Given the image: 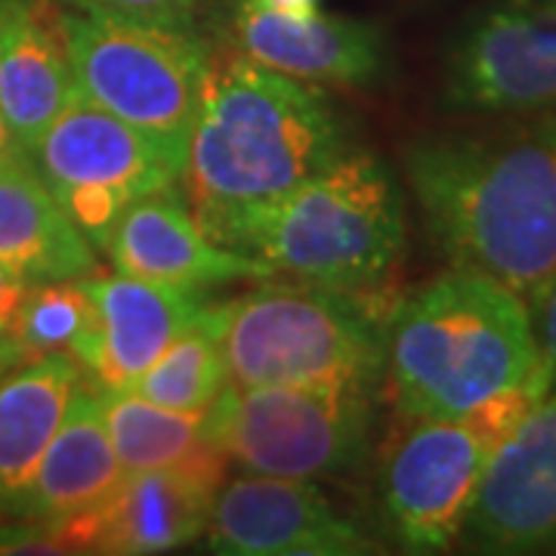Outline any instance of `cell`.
<instances>
[{
    "label": "cell",
    "mask_w": 556,
    "mask_h": 556,
    "mask_svg": "<svg viewBox=\"0 0 556 556\" xmlns=\"http://www.w3.org/2000/svg\"><path fill=\"white\" fill-rule=\"evenodd\" d=\"M541 368L529 300L477 269L452 266L390 313L383 383L402 417L464 420Z\"/></svg>",
    "instance_id": "cell-3"
},
{
    "label": "cell",
    "mask_w": 556,
    "mask_h": 556,
    "mask_svg": "<svg viewBox=\"0 0 556 556\" xmlns=\"http://www.w3.org/2000/svg\"><path fill=\"white\" fill-rule=\"evenodd\" d=\"M273 10L285 13V16H316L318 13V0H266Z\"/></svg>",
    "instance_id": "cell-28"
},
{
    "label": "cell",
    "mask_w": 556,
    "mask_h": 556,
    "mask_svg": "<svg viewBox=\"0 0 556 556\" xmlns=\"http://www.w3.org/2000/svg\"><path fill=\"white\" fill-rule=\"evenodd\" d=\"M0 266L28 285L80 281L100 273L97 248L56 204L28 159L0 167Z\"/></svg>",
    "instance_id": "cell-19"
},
{
    "label": "cell",
    "mask_w": 556,
    "mask_h": 556,
    "mask_svg": "<svg viewBox=\"0 0 556 556\" xmlns=\"http://www.w3.org/2000/svg\"><path fill=\"white\" fill-rule=\"evenodd\" d=\"M353 149V121L316 84L239 50L211 53L179 189L201 229L244 254L254 226L278 201Z\"/></svg>",
    "instance_id": "cell-1"
},
{
    "label": "cell",
    "mask_w": 556,
    "mask_h": 556,
    "mask_svg": "<svg viewBox=\"0 0 556 556\" xmlns=\"http://www.w3.org/2000/svg\"><path fill=\"white\" fill-rule=\"evenodd\" d=\"M460 541L479 554H556V390L492 452Z\"/></svg>",
    "instance_id": "cell-12"
},
{
    "label": "cell",
    "mask_w": 556,
    "mask_h": 556,
    "mask_svg": "<svg viewBox=\"0 0 556 556\" xmlns=\"http://www.w3.org/2000/svg\"><path fill=\"white\" fill-rule=\"evenodd\" d=\"M28 159L25 152L20 149V142L13 139V130H10V124L3 118V112H0V167H7V164H16V161Z\"/></svg>",
    "instance_id": "cell-27"
},
{
    "label": "cell",
    "mask_w": 556,
    "mask_h": 556,
    "mask_svg": "<svg viewBox=\"0 0 556 556\" xmlns=\"http://www.w3.org/2000/svg\"><path fill=\"white\" fill-rule=\"evenodd\" d=\"M517 118L420 137L402 164L439 254L532 300L556 273V109Z\"/></svg>",
    "instance_id": "cell-2"
},
{
    "label": "cell",
    "mask_w": 556,
    "mask_h": 556,
    "mask_svg": "<svg viewBox=\"0 0 556 556\" xmlns=\"http://www.w3.org/2000/svg\"><path fill=\"white\" fill-rule=\"evenodd\" d=\"M405 251V199L387 161L353 149L260 219L244 254L273 276L380 294Z\"/></svg>",
    "instance_id": "cell-5"
},
{
    "label": "cell",
    "mask_w": 556,
    "mask_h": 556,
    "mask_svg": "<svg viewBox=\"0 0 556 556\" xmlns=\"http://www.w3.org/2000/svg\"><path fill=\"white\" fill-rule=\"evenodd\" d=\"M65 7L93 10L121 20L152 22L167 28H199V0H62Z\"/></svg>",
    "instance_id": "cell-24"
},
{
    "label": "cell",
    "mask_w": 556,
    "mask_h": 556,
    "mask_svg": "<svg viewBox=\"0 0 556 556\" xmlns=\"http://www.w3.org/2000/svg\"><path fill=\"white\" fill-rule=\"evenodd\" d=\"M102 254L121 276L195 291L273 278V269L263 260L223 248L201 229L179 182L134 201L115 219Z\"/></svg>",
    "instance_id": "cell-14"
},
{
    "label": "cell",
    "mask_w": 556,
    "mask_h": 556,
    "mask_svg": "<svg viewBox=\"0 0 556 556\" xmlns=\"http://www.w3.org/2000/svg\"><path fill=\"white\" fill-rule=\"evenodd\" d=\"M217 306V300H214ZM214 306L207 318L195 325L192 331H186L177 338L164 353H161L142 375H139L127 393L155 402L174 412H195L204 415L223 387L229 383L223 353H219L217 321H214Z\"/></svg>",
    "instance_id": "cell-22"
},
{
    "label": "cell",
    "mask_w": 556,
    "mask_h": 556,
    "mask_svg": "<svg viewBox=\"0 0 556 556\" xmlns=\"http://www.w3.org/2000/svg\"><path fill=\"white\" fill-rule=\"evenodd\" d=\"M229 464L288 479L350 477L368 467L378 393L343 387H236L204 412Z\"/></svg>",
    "instance_id": "cell-7"
},
{
    "label": "cell",
    "mask_w": 556,
    "mask_h": 556,
    "mask_svg": "<svg viewBox=\"0 0 556 556\" xmlns=\"http://www.w3.org/2000/svg\"><path fill=\"white\" fill-rule=\"evenodd\" d=\"M232 40L241 56L303 84L368 87L387 75L390 47L375 22L346 16H285L266 0H239Z\"/></svg>",
    "instance_id": "cell-15"
},
{
    "label": "cell",
    "mask_w": 556,
    "mask_h": 556,
    "mask_svg": "<svg viewBox=\"0 0 556 556\" xmlns=\"http://www.w3.org/2000/svg\"><path fill=\"white\" fill-rule=\"evenodd\" d=\"M80 288L93 303L97 321L72 356L97 390H127L214 306L207 291L121 273L80 278Z\"/></svg>",
    "instance_id": "cell-13"
},
{
    "label": "cell",
    "mask_w": 556,
    "mask_h": 556,
    "mask_svg": "<svg viewBox=\"0 0 556 556\" xmlns=\"http://www.w3.org/2000/svg\"><path fill=\"white\" fill-rule=\"evenodd\" d=\"M529 309H532L541 362L551 375V390H556V273L538 288L535 298L529 300Z\"/></svg>",
    "instance_id": "cell-25"
},
{
    "label": "cell",
    "mask_w": 556,
    "mask_h": 556,
    "mask_svg": "<svg viewBox=\"0 0 556 556\" xmlns=\"http://www.w3.org/2000/svg\"><path fill=\"white\" fill-rule=\"evenodd\" d=\"M10 371H13V365H10V362H3V358H0V380L7 378V375H10Z\"/></svg>",
    "instance_id": "cell-29"
},
{
    "label": "cell",
    "mask_w": 556,
    "mask_h": 556,
    "mask_svg": "<svg viewBox=\"0 0 556 556\" xmlns=\"http://www.w3.org/2000/svg\"><path fill=\"white\" fill-rule=\"evenodd\" d=\"M492 442L470 420L408 417L380 467V517L408 554H442L460 541Z\"/></svg>",
    "instance_id": "cell-10"
},
{
    "label": "cell",
    "mask_w": 556,
    "mask_h": 556,
    "mask_svg": "<svg viewBox=\"0 0 556 556\" xmlns=\"http://www.w3.org/2000/svg\"><path fill=\"white\" fill-rule=\"evenodd\" d=\"M28 161L97 251L134 201L182 177V161L159 139L80 93L28 149Z\"/></svg>",
    "instance_id": "cell-8"
},
{
    "label": "cell",
    "mask_w": 556,
    "mask_h": 556,
    "mask_svg": "<svg viewBox=\"0 0 556 556\" xmlns=\"http://www.w3.org/2000/svg\"><path fill=\"white\" fill-rule=\"evenodd\" d=\"M214 495L199 482L167 473H124L100 504L47 522L62 554H167L204 535Z\"/></svg>",
    "instance_id": "cell-16"
},
{
    "label": "cell",
    "mask_w": 556,
    "mask_h": 556,
    "mask_svg": "<svg viewBox=\"0 0 556 556\" xmlns=\"http://www.w3.org/2000/svg\"><path fill=\"white\" fill-rule=\"evenodd\" d=\"M439 100L457 115L556 109V0H495L473 13L445 50Z\"/></svg>",
    "instance_id": "cell-9"
},
{
    "label": "cell",
    "mask_w": 556,
    "mask_h": 556,
    "mask_svg": "<svg viewBox=\"0 0 556 556\" xmlns=\"http://www.w3.org/2000/svg\"><path fill=\"white\" fill-rule=\"evenodd\" d=\"M93 303L80 281L31 285L10 328V346L20 362H31L47 353L72 356L80 340L93 331Z\"/></svg>",
    "instance_id": "cell-23"
},
{
    "label": "cell",
    "mask_w": 556,
    "mask_h": 556,
    "mask_svg": "<svg viewBox=\"0 0 556 556\" xmlns=\"http://www.w3.org/2000/svg\"><path fill=\"white\" fill-rule=\"evenodd\" d=\"M80 383L84 371L68 353L31 358L0 380V522H10L16 497Z\"/></svg>",
    "instance_id": "cell-21"
},
{
    "label": "cell",
    "mask_w": 556,
    "mask_h": 556,
    "mask_svg": "<svg viewBox=\"0 0 556 556\" xmlns=\"http://www.w3.org/2000/svg\"><path fill=\"white\" fill-rule=\"evenodd\" d=\"M393 306L375 294L318 285H263L214 306L217 340L236 387H383Z\"/></svg>",
    "instance_id": "cell-4"
},
{
    "label": "cell",
    "mask_w": 556,
    "mask_h": 556,
    "mask_svg": "<svg viewBox=\"0 0 556 556\" xmlns=\"http://www.w3.org/2000/svg\"><path fill=\"white\" fill-rule=\"evenodd\" d=\"M31 285L20 278L16 273H10L7 266H0V358L3 362H10L13 368H20L25 362H20V356L13 353V346H10V328H13V321H16V313H20L22 298H25V291H28Z\"/></svg>",
    "instance_id": "cell-26"
},
{
    "label": "cell",
    "mask_w": 556,
    "mask_h": 556,
    "mask_svg": "<svg viewBox=\"0 0 556 556\" xmlns=\"http://www.w3.org/2000/svg\"><path fill=\"white\" fill-rule=\"evenodd\" d=\"M62 0H0V112L28 149L78 97Z\"/></svg>",
    "instance_id": "cell-17"
},
{
    "label": "cell",
    "mask_w": 556,
    "mask_h": 556,
    "mask_svg": "<svg viewBox=\"0 0 556 556\" xmlns=\"http://www.w3.org/2000/svg\"><path fill=\"white\" fill-rule=\"evenodd\" d=\"M124 477L105 427L102 393L84 378L53 439L47 442L35 473L13 504V519L53 522L100 504Z\"/></svg>",
    "instance_id": "cell-18"
},
{
    "label": "cell",
    "mask_w": 556,
    "mask_h": 556,
    "mask_svg": "<svg viewBox=\"0 0 556 556\" xmlns=\"http://www.w3.org/2000/svg\"><path fill=\"white\" fill-rule=\"evenodd\" d=\"M105 427L124 473L167 470L199 482L211 495L229 473V457L195 412H174L127 390H100Z\"/></svg>",
    "instance_id": "cell-20"
},
{
    "label": "cell",
    "mask_w": 556,
    "mask_h": 556,
    "mask_svg": "<svg viewBox=\"0 0 556 556\" xmlns=\"http://www.w3.org/2000/svg\"><path fill=\"white\" fill-rule=\"evenodd\" d=\"M207 547L223 556H362L380 551L309 479H226L207 514Z\"/></svg>",
    "instance_id": "cell-11"
},
{
    "label": "cell",
    "mask_w": 556,
    "mask_h": 556,
    "mask_svg": "<svg viewBox=\"0 0 556 556\" xmlns=\"http://www.w3.org/2000/svg\"><path fill=\"white\" fill-rule=\"evenodd\" d=\"M62 28L78 93L186 164L211 47L199 28H167L65 7Z\"/></svg>",
    "instance_id": "cell-6"
}]
</instances>
